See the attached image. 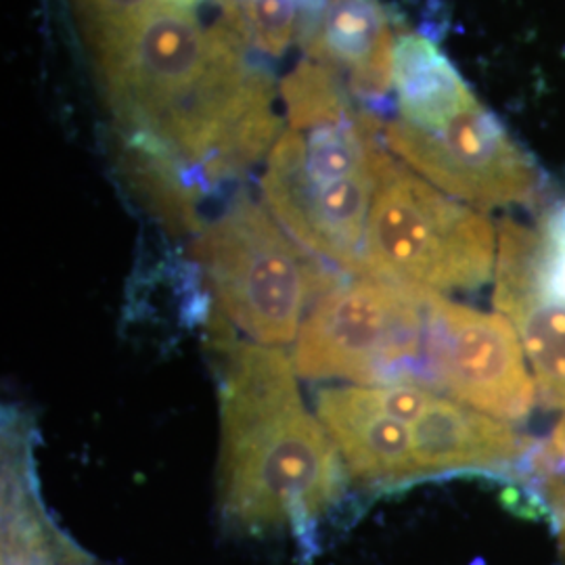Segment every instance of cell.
<instances>
[{"instance_id":"8992f818","label":"cell","mask_w":565,"mask_h":565,"mask_svg":"<svg viewBox=\"0 0 565 565\" xmlns=\"http://www.w3.org/2000/svg\"><path fill=\"white\" fill-rule=\"evenodd\" d=\"M429 289L348 275L308 312L294 366L306 380L427 387ZM434 392V390H431Z\"/></svg>"},{"instance_id":"30bf717a","label":"cell","mask_w":565,"mask_h":565,"mask_svg":"<svg viewBox=\"0 0 565 565\" xmlns=\"http://www.w3.org/2000/svg\"><path fill=\"white\" fill-rule=\"evenodd\" d=\"M298 32L310 61L348 76L366 102L394 88L396 32L380 0H298Z\"/></svg>"},{"instance_id":"3957f363","label":"cell","mask_w":565,"mask_h":565,"mask_svg":"<svg viewBox=\"0 0 565 565\" xmlns=\"http://www.w3.org/2000/svg\"><path fill=\"white\" fill-rule=\"evenodd\" d=\"M281 95L289 126L266 158V205L308 252L359 275L371 203L392 158L382 124L317 61L300 63Z\"/></svg>"},{"instance_id":"4fadbf2b","label":"cell","mask_w":565,"mask_h":565,"mask_svg":"<svg viewBox=\"0 0 565 565\" xmlns=\"http://www.w3.org/2000/svg\"><path fill=\"white\" fill-rule=\"evenodd\" d=\"M411 431L419 480L465 471H511L532 446L505 419L438 394Z\"/></svg>"},{"instance_id":"9a60e30c","label":"cell","mask_w":565,"mask_h":565,"mask_svg":"<svg viewBox=\"0 0 565 565\" xmlns=\"http://www.w3.org/2000/svg\"><path fill=\"white\" fill-rule=\"evenodd\" d=\"M93 57L120 41L163 0H67Z\"/></svg>"},{"instance_id":"5bb4252c","label":"cell","mask_w":565,"mask_h":565,"mask_svg":"<svg viewBox=\"0 0 565 565\" xmlns=\"http://www.w3.org/2000/svg\"><path fill=\"white\" fill-rule=\"evenodd\" d=\"M394 93L398 120L417 128H443L478 99L445 53L422 34L396 42Z\"/></svg>"},{"instance_id":"8fae6325","label":"cell","mask_w":565,"mask_h":565,"mask_svg":"<svg viewBox=\"0 0 565 565\" xmlns=\"http://www.w3.org/2000/svg\"><path fill=\"white\" fill-rule=\"evenodd\" d=\"M39 431L25 411H2V565H95L42 503L34 446Z\"/></svg>"},{"instance_id":"7c38bea8","label":"cell","mask_w":565,"mask_h":565,"mask_svg":"<svg viewBox=\"0 0 565 565\" xmlns=\"http://www.w3.org/2000/svg\"><path fill=\"white\" fill-rule=\"evenodd\" d=\"M315 411L342 455L350 482L390 490L419 480L411 425L390 415L371 385L324 387Z\"/></svg>"},{"instance_id":"52a82bcc","label":"cell","mask_w":565,"mask_h":565,"mask_svg":"<svg viewBox=\"0 0 565 565\" xmlns=\"http://www.w3.org/2000/svg\"><path fill=\"white\" fill-rule=\"evenodd\" d=\"M384 141L404 166L471 207L530 203L541 189L536 163L480 102L434 130L390 121Z\"/></svg>"},{"instance_id":"277c9868","label":"cell","mask_w":565,"mask_h":565,"mask_svg":"<svg viewBox=\"0 0 565 565\" xmlns=\"http://www.w3.org/2000/svg\"><path fill=\"white\" fill-rule=\"evenodd\" d=\"M193 254L226 321L273 348L294 342L312 306L342 281L245 193L198 233Z\"/></svg>"},{"instance_id":"6da1fadb","label":"cell","mask_w":565,"mask_h":565,"mask_svg":"<svg viewBox=\"0 0 565 565\" xmlns=\"http://www.w3.org/2000/svg\"><path fill=\"white\" fill-rule=\"evenodd\" d=\"M243 11L210 23L162 2L93 57L121 137L166 151L202 186L239 177L281 137L275 84L252 65Z\"/></svg>"},{"instance_id":"ba28073f","label":"cell","mask_w":565,"mask_h":565,"mask_svg":"<svg viewBox=\"0 0 565 565\" xmlns=\"http://www.w3.org/2000/svg\"><path fill=\"white\" fill-rule=\"evenodd\" d=\"M525 361L518 331L505 315L429 294L427 371L434 392L505 422L524 419L539 396Z\"/></svg>"},{"instance_id":"7a4b0ae2","label":"cell","mask_w":565,"mask_h":565,"mask_svg":"<svg viewBox=\"0 0 565 565\" xmlns=\"http://www.w3.org/2000/svg\"><path fill=\"white\" fill-rule=\"evenodd\" d=\"M221 380L218 505L228 527L294 534L308 551L350 484L342 455L303 403L281 348L226 340Z\"/></svg>"},{"instance_id":"2e32d148","label":"cell","mask_w":565,"mask_h":565,"mask_svg":"<svg viewBox=\"0 0 565 565\" xmlns=\"http://www.w3.org/2000/svg\"><path fill=\"white\" fill-rule=\"evenodd\" d=\"M252 42L279 57L298 30V0H239Z\"/></svg>"},{"instance_id":"9c48e42d","label":"cell","mask_w":565,"mask_h":565,"mask_svg":"<svg viewBox=\"0 0 565 565\" xmlns=\"http://www.w3.org/2000/svg\"><path fill=\"white\" fill-rule=\"evenodd\" d=\"M539 249V228L501 223L494 303L518 331L539 398L551 408H565V303L551 300L541 287Z\"/></svg>"},{"instance_id":"5b68a950","label":"cell","mask_w":565,"mask_h":565,"mask_svg":"<svg viewBox=\"0 0 565 565\" xmlns=\"http://www.w3.org/2000/svg\"><path fill=\"white\" fill-rule=\"evenodd\" d=\"M497 245L499 233L482 212L390 158L371 203L359 275L436 294L473 289L494 275Z\"/></svg>"}]
</instances>
